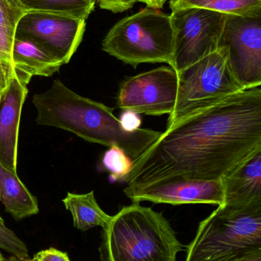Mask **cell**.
Wrapping results in <instances>:
<instances>
[{"instance_id": "1", "label": "cell", "mask_w": 261, "mask_h": 261, "mask_svg": "<svg viewBox=\"0 0 261 261\" xmlns=\"http://www.w3.org/2000/svg\"><path fill=\"white\" fill-rule=\"evenodd\" d=\"M261 150V88L247 89L167 127L123 179L141 187L169 178L221 179Z\"/></svg>"}, {"instance_id": "2", "label": "cell", "mask_w": 261, "mask_h": 261, "mask_svg": "<svg viewBox=\"0 0 261 261\" xmlns=\"http://www.w3.org/2000/svg\"><path fill=\"white\" fill-rule=\"evenodd\" d=\"M36 122L72 132L90 143L105 147L117 146L133 161L151 147L162 132L150 129L127 132L113 115L114 108L80 96L55 80L44 93L34 95Z\"/></svg>"}, {"instance_id": "3", "label": "cell", "mask_w": 261, "mask_h": 261, "mask_svg": "<svg viewBox=\"0 0 261 261\" xmlns=\"http://www.w3.org/2000/svg\"><path fill=\"white\" fill-rule=\"evenodd\" d=\"M183 248L162 213L133 202L103 228L99 251L102 261H176Z\"/></svg>"}, {"instance_id": "4", "label": "cell", "mask_w": 261, "mask_h": 261, "mask_svg": "<svg viewBox=\"0 0 261 261\" xmlns=\"http://www.w3.org/2000/svg\"><path fill=\"white\" fill-rule=\"evenodd\" d=\"M261 251V205H219L199 223L185 261H231Z\"/></svg>"}, {"instance_id": "5", "label": "cell", "mask_w": 261, "mask_h": 261, "mask_svg": "<svg viewBox=\"0 0 261 261\" xmlns=\"http://www.w3.org/2000/svg\"><path fill=\"white\" fill-rule=\"evenodd\" d=\"M102 49L136 68L144 63L173 66L174 28L171 14L146 6L118 21L107 32Z\"/></svg>"}, {"instance_id": "6", "label": "cell", "mask_w": 261, "mask_h": 261, "mask_svg": "<svg viewBox=\"0 0 261 261\" xmlns=\"http://www.w3.org/2000/svg\"><path fill=\"white\" fill-rule=\"evenodd\" d=\"M178 77L176 105L169 115L167 127L245 90L230 69L228 50L224 46L178 73Z\"/></svg>"}, {"instance_id": "7", "label": "cell", "mask_w": 261, "mask_h": 261, "mask_svg": "<svg viewBox=\"0 0 261 261\" xmlns=\"http://www.w3.org/2000/svg\"><path fill=\"white\" fill-rule=\"evenodd\" d=\"M174 28L173 68L177 73L219 48L228 15L193 9L171 13Z\"/></svg>"}, {"instance_id": "8", "label": "cell", "mask_w": 261, "mask_h": 261, "mask_svg": "<svg viewBox=\"0 0 261 261\" xmlns=\"http://www.w3.org/2000/svg\"><path fill=\"white\" fill-rule=\"evenodd\" d=\"M178 87L177 72L170 66H162L123 81L117 107L147 116L170 115L176 105Z\"/></svg>"}, {"instance_id": "9", "label": "cell", "mask_w": 261, "mask_h": 261, "mask_svg": "<svg viewBox=\"0 0 261 261\" xmlns=\"http://www.w3.org/2000/svg\"><path fill=\"white\" fill-rule=\"evenodd\" d=\"M219 46L228 50L230 69L245 90L261 87V16L228 15Z\"/></svg>"}, {"instance_id": "10", "label": "cell", "mask_w": 261, "mask_h": 261, "mask_svg": "<svg viewBox=\"0 0 261 261\" xmlns=\"http://www.w3.org/2000/svg\"><path fill=\"white\" fill-rule=\"evenodd\" d=\"M86 21L58 14L29 12L20 19L16 35L33 40L67 64L82 41Z\"/></svg>"}, {"instance_id": "11", "label": "cell", "mask_w": 261, "mask_h": 261, "mask_svg": "<svg viewBox=\"0 0 261 261\" xmlns=\"http://www.w3.org/2000/svg\"><path fill=\"white\" fill-rule=\"evenodd\" d=\"M126 196L133 202L148 201L153 203L211 204L224 203L222 179L197 180L183 177L169 178L150 185L124 189Z\"/></svg>"}, {"instance_id": "12", "label": "cell", "mask_w": 261, "mask_h": 261, "mask_svg": "<svg viewBox=\"0 0 261 261\" xmlns=\"http://www.w3.org/2000/svg\"><path fill=\"white\" fill-rule=\"evenodd\" d=\"M28 84L16 74L0 103V164L14 173H17L18 130Z\"/></svg>"}, {"instance_id": "13", "label": "cell", "mask_w": 261, "mask_h": 261, "mask_svg": "<svg viewBox=\"0 0 261 261\" xmlns=\"http://www.w3.org/2000/svg\"><path fill=\"white\" fill-rule=\"evenodd\" d=\"M224 203L232 208L261 205V150L222 178Z\"/></svg>"}, {"instance_id": "14", "label": "cell", "mask_w": 261, "mask_h": 261, "mask_svg": "<svg viewBox=\"0 0 261 261\" xmlns=\"http://www.w3.org/2000/svg\"><path fill=\"white\" fill-rule=\"evenodd\" d=\"M12 61L17 73L30 78L34 76L49 77L64 65L42 46L18 35H15L14 41Z\"/></svg>"}, {"instance_id": "15", "label": "cell", "mask_w": 261, "mask_h": 261, "mask_svg": "<svg viewBox=\"0 0 261 261\" xmlns=\"http://www.w3.org/2000/svg\"><path fill=\"white\" fill-rule=\"evenodd\" d=\"M0 201L6 213L15 220L21 221L39 213L36 197L24 185L17 173L0 164Z\"/></svg>"}, {"instance_id": "16", "label": "cell", "mask_w": 261, "mask_h": 261, "mask_svg": "<svg viewBox=\"0 0 261 261\" xmlns=\"http://www.w3.org/2000/svg\"><path fill=\"white\" fill-rule=\"evenodd\" d=\"M26 13L20 0H0V73L9 79L16 76L12 48L17 26Z\"/></svg>"}, {"instance_id": "17", "label": "cell", "mask_w": 261, "mask_h": 261, "mask_svg": "<svg viewBox=\"0 0 261 261\" xmlns=\"http://www.w3.org/2000/svg\"><path fill=\"white\" fill-rule=\"evenodd\" d=\"M62 202L72 214L74 227L80 231L97 226L104 228L111 218L98 205L93 191L85 194L67 193Z\"/></svg>"}, {"instance_id": "18", "label": "cell", "mask_w": 261, "mask_h": 261, "mask_svg": "<svg viewBox=\"0 0 261 261\" xmlns=\"http://www.w3.org/2000/svg\"><path fill=\"white\" fill-rule=\"evenodd\" d=\"M172 12L182 9H207L237 16H261V0H170Z\"/></svg>"}, {"instance_id": "19", "label": "cell", "mask_w": 261, "mask_h": 261, "mask_svg": "<svg viewBox=\"0 0 261 261\" xmlns=\"http://www.w3.org/2000/svg\"><path fill=\"white\" fill-rule=\"evenodd\" d=\"M27 12H41L87 20L94 10L93 0H20Z\"/></svg>"}, {"instance_id": "20", "label": "cell", "mask_w": 261, "mask_h": 261, "mask_svg": "<svg viewBox=\"0 0 261 261\" xmlns=\"http://www.w3.org/2000/svg\"><path fill=\"white\" fill-rule=\"evenodd\" d=\"M133 164V161L117 146L108 147L101 160V167L110 173L112 182H122L131 171Z\"/></svg>"}, {"instance_id": "21", "label": "cell", "mask_w": 261, "mask_h": 261, "mask_svg": "<svg viewBox=\"0 0 261 261\" xmlns=\"http://www.w3.org/2000/svg\"><path fill=\"white\" fill-rule=\"evenodd\" d=\"M0 249L19 259H29L26 244L9 229L0 216Z\"/></svg>"}, {"instance_id": "22", "label": "cell", "mask_w": 261, "mask_h": 261, "mask_svg": "<svg viewBox=\"0 0 261 261\" xmlns=\"http://www.w3.org/2000/svg\"><path fill=\"white\" fill-rule=\"evenodd\" d=\"M100 8L110 11L113 13H121L132 9L141 0H98Z\"/></svg>"}, {"instance_id": "23", "label": "cell", "mask_w": 261, "mask_h": 261, "mask_svg": "<svg viewBox=\"0 0 261 261\" xmlns=\"http://www.w3.org/2000/svg\"><path fill=\"white\" fill-rule=\"evenodd\" d=\"M119 120L123 128L127 132L139 129L142 122L139 114L131 110H124L120 116Z\"/></svg>"}, {"instance_id": "24", "label": "cell", "mask_w": 261, "mask_h": 261, "mask_svg": "<svg viewBox=\"0 0 261 261\" xmlns=\"http://www.w3.org/2000/svg\"><path fill=\"white\" fill-rule=\"evenodd\" d=\"M32 260L34 261H70L66 253L53 248L39 251L35 254Z\"/></svg>"}, {"instance_id": "25", "label": "cell", "mask_w": 261, "mask_h": 261, "mask_svg": "<svg viewBox=\"0 0 261 261\" xmlns=\"http://www.w3.org/2000/svg\"><path fill=\"white\" fill-rule=\"evenodd\" d=\"M168 0H141V3H145L149 7L161 9L165 6Z\"/></svg>"}, {"instance_id": "26", "label": "cell", "mask_w": 261, "mask_h": 261, "mask_svg": "<svg viewBox=\"0 0 261 261\" xmlns=\"http://www.w3.org/2000/svg\"><path fill=\"white\" fill-rule=\"evenodd\" d=\"M231 261H261V251Z\"/></svg>"}, {"instance_id": "27", "label": "cell", "mask_w": 261, "mask_h": 261, "mask_svg": "<svg viewBox=\"0 0 261 261\" xmlns=\"http://www.w3.org/2000/svg\"><path fill=\"white\" fill-rule=\"evenodd\" d=\"M4 261H34L33 260H30V259H19L17 257H12L10 258L5 260Z\"/></svg>"}, {"instance_id": "28", "label": "cell", "mask_w": 261, "mask_h": 261, "mask_svg": "<svg viewBox=\"0 0 261 261\" xmlns=\"http://www.w3.org/2000/svg\"><path fill=\"white\" fill-rule=\"evenodd\" d=\"M5 260H6V259L4 258L3 254H2V253L0 252V261H4Z\"/></svg>"}, {"instance_id": "29", "label": "cell", "mask_w": 261, "mask_h": 261, "mask_svg": "<svg viewBox=\"0 0 261 261\" xmlns=\"http://www.w3.org/2000/svg\"><path fill=\"white\" fill-rule=\"evenodd\" d=\"M93 1H96L97 2V1H98V0H93Z\"/></svg>"}]
</instances>
